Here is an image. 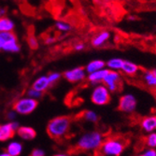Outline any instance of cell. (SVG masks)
Segmentation results:
<instances>
[{"instance_id": "6da1fadb", "label": "cell", "mask_w": 156, "mask_h": 156, "mask_svg": "<svg viewBox=\"0 0 156 156\" xmlns=\"http://www.w3.org/2000/svg\"><path fill=\"white\" fill-rule=\"evenodd\" d=\"M128 141L121 136H112L104 139L95 152V156H120L125 150Z\"/></svg>"}, {"instance_id": "7a4b0ae2", "label": "cell", "mask_w": 156, "mask_h": 156, "mask_svg": "<svg viewBox=\"0 0 156 156\" xmlns=\"http://www.w3.org/2000/svg\"><path fill=\"white\" fill-rule=\"evenodd\" d=\"M71 123L72 118L69 116L55 117L48 122L47 133L52 139L62 140L67 136Z\"/></svg>"}, {"instance_id": "3957f363", "label": "cell", "mask_w": 156, "mask_h": 156, "mask_svg": "<svg viewBox=\"0 0 156 156\" xmlns=\"http://www.w3.org/2000/svg\"><path fill=\"white\" fill-rule=\"evenodd\" d=\"M105 137L102 133L98 131H91L83 134L78 140L75 146L76 151H94L95 152L101 144L103 143Z\"/></svg>"}, {"instance_id": "277c9868", "label": "cell", "mask_w": 156, "mask_h": 156, "mask_svg": "<svg viewBox=\"0 0 156 156\" xmlns=\"http://www.w3.org/2000/svg\"><path fill=\"white\" fill-rule=\"evenodd\" d=\"M37 100L32 99L30 97L20 98L13 104V110L17 114L27 115L32 113L37 107Z\"/></svg>"}, {"instance_id": "5b68a950", "label": "cell", "mask_w": 156, "mask_h": 156, "mask_svg": "<svg viewBox=\"0 0 156 156\" xmlns=\"http://www.w3.org/2000/svg\"><path fill=\"white\" fill-rule=\"evenodd\" d=\"M91 100L94 105L105 106L110 101V93L104 84H98L92 92Z\"/></svg>"}, {"instance_id": "8992f818", "label": "cell", "mask_w": 156, "mask_h": 156, "mask_svg": "<svg viewBox=\"0 0 156 156\" xmlns=\"http://www.w3.org/2000/svg\"><path fill=\"white\" fill-rule=\"evenodd\" d=\"M103 83L108 88L109 93H116L121 90L122 86V77L121 74L117 71L109 70L107 76L105 77Z\"/></svg>"}, {"instance_id": "52a82bcc", "label": "cell", "mask_w": 156, "mask_h": 156, "mask_svg": "<svg viewBox=\"0 0 156 156\" xmlns=\"http://www.w3.org/2000/svg\"><path fill=\"white\" fill-rule=\"evenodd\" d=\"M137 101L135 95L131 94H123L119 100L118 108L124 113H133L136 108Z\"/></svg>"}, {"instance_id": "ba28073f", "label": "cell", "mask_w": 156, "mask_h": 156, "mask_svg": "<svg viewBox=\"0 0 156 156\" xmlns=\"http://www.w3.org/2000/svg\"><path fill=\"white\" fill-rule=\"evenodd\" d=\"M64 78L72 83L80 82L86 78V71L83 67H76L66 71L64 73Z\"/></svg>"}, {"instance_id": "9c48e42d", "label": "cell", "mask_w": 156, "mask_h": 156, "mask_svg": "<svg viewBox=\"0 0 156 156\" xmlns=\"http://www.w3.org/2000/svg\"><path fill=\"white\" fill-rule=\"evenodd\" d=\"M141 80L144 86H146L148 89L155 91L156 90V76L151 70H145L141 74Z\"/></svg>"}, {"instance_id": "30bf717a", "label": "cell", "mask_w": 156, "mask_h": 156, "mask_svg": "<svg viewBox=\"0 0 156 156\" xmlns=\"http://www.w3.org/2000/svg\"><path fill=\"white\" fill-rule=\"evenodd\" d=\"M140 127L146 133H152L156 130V114L144 117L140 122Z\"/></svg>"}, {"instance_id": "8fae6325", "label": "cell", "mask_w": 156, "mask_h": 156, "mask_svg": "<svg viewBox=\"0 0 156 156\" xmlns=\"http://www.w3.org/2000/svg\"><path fill=\"white\" fill-rule=\"evenodd\" d=\"M121 71L128 77H135L139 72V66L130 61H124Z\"/></svg>"}, {"instance_id": "7c38bea8", "label": "cell", "mask_w": 156, "mask_h": 156, "mask_svg": "<svg viewBox=\"0 0 156 156\" xmlns=\"http://www.w3.org/2000/svg\"><path fill=\"white\" fill-rule=\"evenodd\" d=\"M109 70L108 68H104V69H101L99 70V71H96V72H94V73H91V74H88V81L91 82L92 84H100L101 82H103L105 77L107 76V74L108 73Z\"/></svg>"}, {"instance_id": "4fadbf2b", "label": "cell", "mask_w": 156, "mask_h": 156, "mask_svg": "<svg viewBox=\"0 0 156 156\" xmlns=\"http://www.w3.org/2000/svg\"><path fill=\"white\" fill-rule=\"evenodd\" d=\"M16 132H17V135L24 140L34 139L37 136L36 131L32 127H29V126H20Z\"/></svg>"}, {"instance_id": "5bb4252c", "label": "cell", "mask_w": 156, "mask_h": 156, "mask_svg": "<svg viewBox=\"0 0 156 156\" xmlns=\"http://www.w3.org/2000/svg\"><path fill=\"white\" fill-rule=\"evenodd\" d=\"M50 86H51V85L49 83L47 76H41L39 78H37L34 81V83L32 85V88L38 91V92H40V93H43L46 90H48V88Z\"/></svg>"}, {"instance_id": "9a60e30c", "label": "cell", "mask_w": 156, "mask_h": 156, "mask_svg": "<svg viewBox=\"0 0 156 156\" xmlns=\"http://www.w3.org/2000/svg\"><path fill=\"white\" fill-rule=\"evenodd\" d=\"M14 134H15V131L12 129L10 122L0 125V141H6L8 139H10L14 136Z\"/></svg>"}, {"instance_id": "2e32d148", "label": "cell", "mask_w": 156, "mask_h": 156, "mask_svg": "<svg viewBox=\"0 0 156 156\" xmlns=\"http://www.w3.org/2000/svg\"><path fill=\"white\" fill-rule=\"evenodd\" d=\"M109 37H110L109 32H108V31L100 32L92 39V45L96 48L100 47V46L104 45V43H106V42L109 39Z\"/></svg>"}, {"instance_id": "e0dca14e", "label": "cell", "mask_w": 156, "mask_h": 156, "mask_svg": "<svg viewBox=\"0 0 156 156\" xmlns=\"http://www.w3.org/2000/svg\"><path fill=\"white\" fill-rule=\"evenodd\" d=\"M105 66H106V63L102 60H94L90 62L84 69L88 74H91V73L99 71V70H101V69H104Z\"/></svg>"}, {"instance_id": "ac0fdd59", "label": "cell", "mask_w": 156, "mask_h": 156, "mask_svg": "<svg viewBox=\"0 0 156 156\" xmlns=\"http://www.w3.org/2000/svg\"><path fill=\"white\" fill-rule=\"evenodd\" d=\"M23 145L20 142H10L6 152L10 156H19L22 153Z\"/></svg>"}, {"instance_id": "d6986e66", "label": "cell", "mask_w": 156, "mask_h": 156, "mask_svg": "<svg viewBox=\"0 0 156 156\" xmlns=\"http://www.w3.org/2000/svg\"><path fill=\"white\" fill-rule=\"evenodd\" d=\"M123 60L121 59V58H112V59H109L108 62H107V66H108V70H112V71H120L122 67V65H123Z\"/></svg>"}, {"instance_id": "ffe728a7", "label": "cell", "mask_w": 156, "mask_h": 156, "mask_svg": "<svg viewBox=\"0 0 156 156\" xmlns=\"http://www.w3.org/2000/svg\"><path fill=\"white\" fill-rule=\"evenodd\" d=\"M14 28V23L11 20L6 17L0 18V33L12 32Z\"/></svg>"}, {"instance_id": "44dd1931", "label": "cell", "mask_w": 156, "mask_h": 156, "mask_svg": "<svg viewBox=\"0 0 156 156\" xmlns=\"http://www.w3.org/2000/svg\"><path fill=\"white\" fill-rule=\"evenodd\" d=\"M2 50L5 51H8V52H18L20 51V46L17 42V38L6 42Z\"/></svg>"}, {"instance_id": "7402d4cb", "label": "cell", "mask_w": 156, "mask_h": 156, "mask_svg": "<svg viewBox=\"0 0 156 156\" xmlns=\"http://www.w3.org/2000/svg\"><path fill=\"white\" fill-rule=\"evenodd\" d=\"M81 119L89 122H97L98 115L93 110H85L81 113Z\"/></svg>"}, {"instance_id": "603a6c76", "label": "cell", "mask_w": 156, "mask_h": 156, "mask_svg": "<svg viewBox=\"0 0 156 156\" xmlns=\"http://www.w3.org/2000/svg\"><path fill=\"white\" fill-rule=\"evenodd\" d=\"M145 144L149 149L156 148V132L150 133L145 138Z\"/></svg>"}, {"instance_id": "cb8c5ba5", "label": "cell", "mask_w": 156, "mask_h": 156, "mask_svg": "<svg viewBox=\"0 0 156 156\" xmlns=\"http://www.w3.org/2000/svg\"><path fill=\"white\" fill-rule=\"evenodd\" d=\"M55 26L59 31H62V32H67V31H69L70 29H71V26H70V24H68V23H66L65 22H62V21H59V22L56 23Z\"/></svg>"}, {"instance_id": "d4e9b609", "label": "cell", "mask_w": 156, "mask_h": 156, "mask_svg": "<svg viewBox=\"0 0 156 156\" xmlns=\"http://www.w3.org/2000/svg\"><path fill=\"white\" fill-rule=\"evenodd\" d=\"M27 42H28V45H29V47L31 49H33V50L37 49V47H38V42H37V38L35 37V36H33V35L28 36Z\"/></svg>"}, {"instance_id": "484cf974", "label": "cell", "mask_w": 156, "mask_h": 156, "mask_svg": "<svg viewBox=\"0 0 156 156\" xmlns=\"http://www.w3.org/2000/svg\"><path fill=\"white\" fill-rule=\"evenodd\" d=\"M48 78V80H49V83L50 85H52L54 83L57 82L60 78H61V74L60 73H57V72H53V73H51L49 76H47Z\"/></svg>"}, {"instance_id": "4316f807", "label": "cell", "mask_w": 156, "mask_h": 156, "mask_svg": "<svg viewBox=\"0 0 156 156\" xmlns=\"http://www.w3.org/2000/svg\"><path fill=\"white\" fill-rule=\"evenodd\" d=\"M42 94H43V93H40V92H38V91H37V90H35L33 88H31V89H29L27 91V96L32 98V99H35V100L40 98L42 96Z\"/></svg>"}, {"instance_id": "83f0119b", "label": "cell", "mask_w": 156, "mask_h": 156, "mask_svg": "<svg viewBox=\"0 0 156 156\" xmlns=\"http://www.w3.org/2000/svg\"><path fill=\"white\" fill-rule=\"evenodd\" d=\"M29 156H45V152L41 149H34Z\"/></svg>"}, {"instance_id": "f1b7e54d", "label": "cell", "mask_w": 156, "mask_h": 156, "mask_svg": "<svg viewBox=\"0 0 156 156\" xmlns=\"http://www.w3.org/2000/svg\"><path fill=\"white\" fill-rule=\"evenodd\" d=\"M142 156H156V150L155 149H148L144 152L141 153Z\"/></svg>"}, {"instance_id": "f546056e", "label": "cell", "mask_w": 156, "mask_h": 156, "mask_svg": "<svg viewBox=\"0 0 156 156\" xmlns=\"http://www.w3.org/2000/svg\"><path fill=\"white\" fill-rule=\"evenodd\" d=\"M16 115H17V113L14 111V110H10L8 112V114H7V118L9 120H14L16 118Z\"/></svg>"}, {"instance_id": "4dcf8cb0", "label": "cell", "mask_w": 156, "mask_h": 156, "mask_svg": "<svg viewBox=\"0 0 156 156\" xmlns=\"http://www.w3.org/2000/svg\"><path fill=\"white\" fill-rule=\"evenodd\" d=\"M85 48V45L83 43H78L75 45V50L76 51H81Z\"/></svg>"}, {"instance_id": "1f68e13d", "label": "cell", "mask_w": 156, "mask_h": 156, "mask_svg": "<svg viewBox=\"0 0 156 156\" xmlns=\"http://www.w3.org/2000/svg\"><path fill=\"white\" fill-rule=\"evenodd\" d=\"M55 38L54 37H48L46 39H45V44H51L52 42H54Z\"/></svg>"}, {"instance_id": "d6a6232c", "label": "cell", "mask_w": 156, "mask_h": 156, "mask_svg": "<svg viewBox=\"0 0 156 156\" xmlns=\"http://www.w3.org/2000/svg\"><path fill=\"white\" fill-rule=\"evenodd\" d=\"M4 43H5V41H4V39H3L2 36H1V33H0V50H2Z\"/></svg>"}, {"instance_id": "836d02e7", "label": "cell", "mask_w": 156, "mask_h": 156, "mask_svg": "<svg viewBox=\"0 0 156 156\" xmlns=\"http://www.w3.org/2000/svg\"><path fill=\"white\" fill-rule=\"evenodd\" d=\"M4 14H5V9H0V18H2Z\"/></svg>"}, {"instance_id": "e575fe53", "label": "cell", "mask_w": 156, "mask_h": 156, "mask_svg": "<svg viewBox=\"0 0 156 156\" xmlns=\"http://www.w3.org/2000/svg\"><path fill=\"white\" fill-rule=\"evenodd\" d=\"M53 156H69V155L64 154V153H58V154H55V155H53Z\"/></svg>"}, {"instance_id": "d590c367", "label": "cell", "mask_w": 156, "mask_h": 156, "mask_svg": "<svg viewBox=\"0 0 156 156\" xmlns=\"http://www.w3.org/2000/svg\"><path fill=\"white\" fill-rule=\"evenodd\" d=\"M0 156H10L9 154H8L6 151L5 152H2V153H0Z\"/></svg>"}, {"instance_id": "8d00e7d4", "label": "cell", "mask_w": 156, "mask_h": 156, "mask_svg": "<svg viewBox=\"0 0 156 156\" xmlns=\"http://www.w3.org/2000/svg\"><path fill=\"white\" fill-rule=\"evenodd\" d=\"M128 20H129V21H135V20H136V17H134V16H129V17H128Z\"/></svg>"}, {"instance_id": "74e56055", "label": "cell", "mask_w": 156, "mask_h": 156, "mask_svg": "<svg viewBox=\"0 0 156 156\" xmlns=\"http://www.w3.org/2000/svg\"><path fill=\"white\" fill-rule=\"evenodd\" d=\"M152 71H153V73H154V74H155V76H156V68L152 69Z\"/></svg>"}, {"instance_id": "f35d334b", "label": "cell", "mask_w": 156, "mask_h": 156, "mask_svg": "<svg viewBox=\"0 0 156 156\" xmlns=\"http://www.w3.org/2000/svg\"><path fill=\"white\" fill-rule=\"evenodd\" d=\"M136 156H142V155H141V154H139V155H136Z\"/></svg>"}, {"instance_id": "ab89813d", "label": "cell", "mask_w": 156, "mask_h": 156, "mask_svg": "<svg viewBox=\"0 0 156 156\" xmlns=\"http://www.w3.org/2000/svg\"><path fill=\"white\" fill-rule=\"evenodd\" d=\"M155 93H156V90H155Z\"/></svg>"}, {"instance_id": "60d3db41", "label": "cell", "mask_w": 156, "mask_h": 156, "mask_svg": "<svg viewBox=\"0 0 156 156\" xmlns=\"http://www.w3.org/2000/svg\"><path fill=\"white\" fill-rule=\"evenodd\" d=\"M107 1H108V0H107Z\"/></svg>"}]
</instances>
